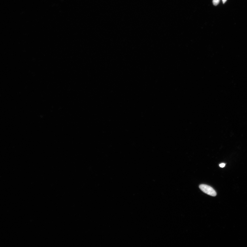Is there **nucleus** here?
I'll use <instances>...</instances> for the list:
<instances>
[{"label":"nucleus","instance_id":"nucleus-1","mask_svg":"<svg viewBox=\"0 0 247 247\" xmlns=\"http://www.w3.org/2000/svg\"><path fill=\"white\" fill-rule=\"evenodd\" d=\"M199 188L203 192L212 196H216L217 193L215 191L208 185L205 184H201L199 185Z\"/></svg>","mask_w":247,"mask_h":247},{"label":"nucleus","instance_id":"nucleus-2","mask_svg":"<svg viewBox=\"0 0 247 247\" xmlns=\"http://www.w3.org/2000/svg\"><path fill=\"white\" fill-rule=\"evenodd\" d=\"M220 0H213V4L214 6H217L220 2Z\"/></svg>","mask_w":247,"mask_h":247},{"label":"nucleus","instance_id":"nucleus-3","mask_svg":"<svg viewBox=\"0 0 247 247\" xmlns=\"http://www.w3.org/2000/svg\"><path fill=\"white\" fill-rule=\"evenodd\" d=\"M225 165V164L224 163H222L219 165V166L221 168H224Z\"/></svg>","mask_w":247,"mask_h":247},{"label":"nucleus","instance_id":"nucleus-4","mask_svg":"<svg viewBox=\"0 0 247 247\" xmlns=\"http://www.w3.org/2000/svg\"><path fill=\"white\" fill-rule=\"evenodd\" d=\"M222 1L223 3V4H225V2H226V1H227V0H222Z\"/></svg>","mask_w":247,"mask_h":247}]
</instances>
